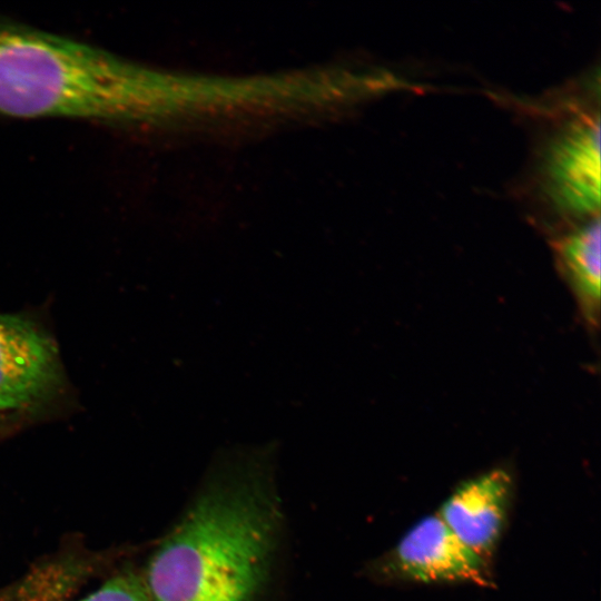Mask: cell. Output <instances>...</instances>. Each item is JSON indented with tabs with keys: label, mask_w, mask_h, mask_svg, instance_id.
<instances>
[{
	"label": "cell",
	"mask_w": 601,
	"mask_h": 601,
	"mask_svg": "<svg viewBox=\"0 0 601 601\" xmlns=\"http://www.w3.org/2000/svg\"><path fill=\"white\" fill-rule=\"evenodd\" d=\"M167 81L102 48L0 18V116L148 120Z\"/></svg>",
	"instance_id": "cell-2"
},
{
	"label": "cell",
	"mask_w": 601,
	"mask_h": 601,
	"mask_svg": "<svg viewBox=\"0 0 601 601\" xmlns=\"http://www.w3.org/2000/svg\"><path fill=\"white\" fill-rule=\"evenodd\" d=\"M368 571L383 581L490 584L487 560L465 545L437 514L417 521Z\"/></svg>",
	"instance_id": "cell-3"
},
{
	"label": "cell",
	"mask_w": 601,
	"mask_h": 601,
	"mask_svg": "<svg viewBox=\"0 0 601 601\" xmlns=\"http://www.w3.org/2000/svg\"><path fill=\"white\" fill-rule=\"evenodd\" d=\"M269 453L216 465L150 559L151 601H260L280 532Z\"/></svg>",
	"instance_id": "cell-1"
},
{
	"label": "cell",
	"mask_w": 601,
	"mask_h": 601,
	"mask_svg": "<svg viewBox=\"0 0 601 601\" xmlns=\"http://www.w3.org/2000/svg\"><path fill=\"white\" fill-rule=\"evenodd\" d=\"M546 176L559 206L574 214L598 215L601 195L598 114L574 121L555 139L546 157Z\"/></svg>",
	"instance_id": "cell-6"
},
{
	"label": "cell",
	"mask_w": 601,
	"mask_h": 601,
	"mask_svg": "<svg viewBox=\"0 0 601 601\" xmlns=\"http://www.w3.org/2000/svg\"><path fill=\"white\" fill-rule=\"evenodd\" d=\"M1 417H2V415L0 414V422H1Z\"/></svg>",
	"instance_id": "cell-9"
},
{
	"label": "cell",
	"mask_w": 601,
	"mask_h": 601,
	"mask_svg": "<svg viewBox=\"0 0 601 601\" xmlns=\"http://www.w3.org/2000/svg\"><path fill=\"white\" fill-rule=\"evenodd\" d=\"M62 381L52 338L23 316L0 314V414L41 406L57 395Z\"/></svg>",
	"instance_id": "cell-4"
},
{
	"label": "cell",
	"mask_w": 601,
	"mask_h": 601,
	"mask_svg": "<svg viewBox=\"0 0 601 601\" xmlns=\"http://www.w3.org/2000/svg\"><path fill=\"white\" fill-rule=\"evenodd\" d=\"M79 601H151V597L145 578L125 570Z\"/></svg>",
	"instance_id": "cell-8"
},
{
	"label": "cell",
	"mask_w": 601,
	"mask_h": 601,
	"mask_svg": "<svg viewBox=\"0 0 601 601\" xmlns=\"http://www.w3.org/2000/svg\"><path fill=\"white\" fill-rule=\"evenodd\" d=\"M512 494L511 473L493 467L457 484L437 515L465 545L489 561L506 525Z\"/></svg>",
	"instance_id": "cell-5"
},
{
	"label": "cell",
	"mask_w": 601,
	"mask_h": 601,
	"mask_svg": "<svg viewBox=\"0 0 601 601\" xmlns=\"http://www.w3.org/2000/svg\"><path fill=\"white\" fill-rule=\"evenodd\" d=\"M600 219L595 216L555 243L559 265L592 325L598 323L600 309Z\"/></svg>",
	"instance_id": "cell-7"
}]
</instances>
